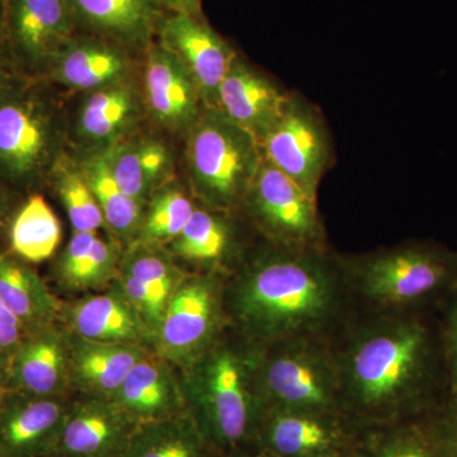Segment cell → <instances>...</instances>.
Returning a JSON list of instances; mask_svg holds the SVG:
<instances>
[{"label": "cell", "instance_id": "cell-44", "mask_svg": "<svg viewBox=\"0 0 457 457\" xmlns=\"http://www.w3.org/2000/svg\"><path fill=\"white\" fill-rule=\"evenodd\" d=\"M329 457H342L341 455H335V456H329Z\"/></svg>", "mask_w": 457, "mask_h": 457}, {"label": "cell", "instance_id": "cell-21", "mask_svg": "<svg viewBox=\"0 0 457 457\" xmlns=\"http://www.w3.org/2000/svg\"><path fill=\"white\" fill-rule=\"evenodd\" d=\"M12 366L18 386L33 395H55L71 376V351L59 333L44 330L18 347Z\"/></svg>", "mask_w": 457, "mask_h": 457}, {"label": "cell", "instance_id": "cell-7", "mask_svg": "<svg viewBox=\"0 0 457 457\" xmlns=\"http://www.w3.org/2000/svg\"><path fill=\"white\" fill-rule=\"evenodd\" d=\"M240 209L269 245L287 249L329 248L318 201L264 159Z\"/></svg>", "mask_w": 457, "mask_h": 457}, {"label": "cell", "instance_id": "cell-28", "mask_svg": "<svg viewBox=\"0 0 457 457\" xmlns=\"http://www.w3.org/2000/svg\"><path fill=\"white\" fill-rule=\"evenodd\" d=\"M62 240V225L44 197H29L11 228V245L23 260L38 263L55 253Z\"/></svg>", "mask_w": 457, "mask_h": 457}, {"label": "cell", "instance_id": "cell-37", "mask_svg": "<svg viewBox=\"0 0 457 457\" xmlns=\"http://www.w3.org/2000/svg\"><path fill=\"white\" fill-rule=\"evenodd\" d=\"M442 350L450 384H457V290L438 309Z\"/></svg>", "mask_w": 457, "mask_h": 457}, {"label": "cell", "instance_id": "cell-32", "mask_svg": "<svg viewBox=\"0 0 457 457\" xmlns=\"http://www.w3.org/2000/svg\"><path fill=\"white\" fill-rule=\"evenodd\" d=\"M195 204L179 189H170L153 200L141 228L145 245L174 242L194 213Z\"/></svg>", "mask_w": 457, "mask_h": 457}, {"label": "cell", "instance_id": "cell-36", "mask_svg": "<svg viewBox=\"0 0 457 457\" xmlns=\"http://www.w3.org/2000/svg\"><path fill=\"white\" fill-rule=\"evenodd\" d=\"M116 263L117 252L114 246L97 237L71 287H96L104 284L113 275Z\"/></svg>", "mask_w": 457, "mask_h": 457}, {"label": "cell", "instance_id": "cell-3", "mask_svg": "<svg viewBox=\"0 0 457 457\" xmlns=\"http://www.w3.org/2000/svg\"><path fill=\"white\" fill-rule=\"evenodd\" d=\"M257 348L228 329L186 368L187 411L220 453L257 440L263 404L255 389Z\"/></svg>", "mask_w": 457, "mask_h": 457}, {"label": "cell", "instance_id": "cell-35", "mask_svg": "<svg viewBox=\"0 0 457 457\" xmlns=\"http://www.w3.org/2000/svg\"><path fill=\"white\" fill-rule=\"evenodd\" d=\"M427 420L445 456L457 457V384L447 385Z\"/></svg>", "mask_w": 457, "mask_h": 457}, {"label": "cell", "instance_id": "cell-29", "mask_svg": "<svg viewBox=\"0 0 457 457\" xmlns=\"http://www.w3.org/2000/svg\"><path fill=\"white\" fill-rule=\"evenodd\" d=\"M137 110L132 92L123 84H108L87 99L79 117V132L87 140H112L131 121Z\"/></svg>", "mask_w": 457, "mask_h": 457}, {"label": "cell", "instance_id": "cell-12", "mask_svg": "<svg viewBox=\"0 0 457 457\" xmlns=\"http://www.w3.org/2000/svg\"><path fill=\"white\" fill-rule=\"evenodd\" d=\"M163 46L171 51L196 83L204 107L216 108L219 88L236 51L201 16L174 12L162 29Z\"/></svg>", "mask_w": 457, "mask_h": 457}, {"label": "cell", "instance_id": "cell-6", "mask_svg": "<svg viewBox=\"0 0 457 457\" xmlns=\"http://www.w3.org/2000/svg\"><path fill=\"white\" fill-rule=\"evenodd\" d=\"M187 163L204 206L231 212L240 209L263 154L253 135L218 108L204 107L188 130Z\"/></svg>", "mask_w": 457, "mask_h": 457}, {"label": "cell", "instance_id": "cell-26", "mask_svg": "<svg viewBox=\"0 0 457 457\" xmlns=\"http://www.w3.org/2000/svg\"><path fill=\"white\" fill-rule=\"evenodd\" d=\"M104 156L120 187L137 203L162 179L170 163L167 149L156 141L126 144Z\"/></svg>", "mask_w": 457, "mask_h": 457}, {"label": "cell", "instance_id": "cell-8", "mask_svg": "<svg viewBox=\"0 0 457 457\" xmlns=\"http://www.w3.org/2000/svg\"><path fill=\"white\" fill-rule=\"evenodd\" d=\"M225 282L218 275L187 276L168 303L155 341L164 359L187 368L228 329Z\"/></svg>", "mask_w": 457, "mask_h": 457}, {"label": "cell", "instance_id": "cell-16", "mask_svg": "<svg viewBox=\"0 0 457 457\" xmlns=\"http://www.w3.org/2000/svg\"><path fill=\"white\" fill-rule=\"evenodd\" d=\"M137 425L187 413L183 387L161 360L144 357L110 398Z\"/></svg>", "mask_w": 457, "mask_h": 457}, {"label": "cell", "instance_id": "cell-17", "mask_svg": "<svg viewBox=\"0 0 457 457\" xmlns=\"http://www.w3.org/2000/svg\"><path fill=\"white\" fill-rule=\"evenodd\" d=\"M68 408L49 396L12 405L0 417V451L7 457H54Z\"/></svg>", "mask_w": 457, "mask_h": 457}, {"label": "cell", "instance_id": "cell-34", "mask_svg": "<svg viewBox=\"0 0 457 457\" xmlns=\"http://www.w3.org/2000/svg\"><path fill=\"white\" fill-rule=\"evenodd\" d=\"M57 191L75 233H97L104 218L82 171L62 168L57 174Z\"/></svg>", "mask_w": 457, "mask_h": 457}, {"label": "cell", "instance_id": "cell-39", "mask_svg": "<svg viewBox=\"0 0 457 457\" xmlns=\"http://www.w3.org/2000/svg\"><path fill=\"white\" fill-rule=\"evenodd\" d=\"M23 326L0 300V351H8L22 343Z\"/></svg>", "mask_w": 457, "mask_h": 457}, {"label": "cell", "instance_id": "cell-22", "mask_svg": "<svg viewBox=\"0 0 457 457\" xmlns=\"http://www.w3.org/2000/svg\"><path fill=\"white\" fill-rule=\"evenodd\" d=\"M218 453L187 411L137 426L126 457H216Z\"/></svg>", "mask_w": 457, "mask_h": 457}, {"label": "cell", "instance_id": "cell-5", "mask_svg": "<svg viewBox=\"0 0 457 457\" xmlns=\"http://www.w3.org/2000/svg\"><path fill=\"white\" fill-rule=\"evenodd\" d=\"M255 348V389L263 408L345 417L336 342L299 339Z\"/></svg>", "mask_w": 457, "mask_h": 457}, {"label": "cell", "instance_id": "cell-18", "mask_svg": "<svg viewBox=\"0 0 457 457\" xmlns=\"http://www.w3.org/2000/svg\"><path fill=\"white\" fill-rule=\"evenodd\" d=\"M11 29L17 46L32 60L57 56L73 31L71 0H11Z\"/></svg>", "mask_w": 457, "mask_h": 457}, {"label": "cell", "instance_id": "cell-30", "mask_svg": "<svg viewBox=\"0 0 457 457\" xmlns=\"http://www.w3.org/2000/svg\"><path fill=\"white\" fill-rule=\"evenodd\" d=\"M82 174L97 198L104 222L119 236L129 237L140 227V206L113 179L106 156L97 155L83 165Z\"/></svg>", "mask_w": 457, "mask_h": 457}, {"label": "cell", "instance_id": "cell-24", "mask_svg": "<svg viewBox=\"0 0 457 457\" xmlns=\"http://www.w3.org/2000/svg\"><path fill=\"white\" fill-rule=\"evenodd\" d=\"M71 8L99 32L119 41H144L152 32L156 0H71Z\"/></svg>", "mask_w": 457, "mask_h": 457}, {"label": "cell", "instance_id": "cell-33", "mask_svg": "<svg viewBox=\"0 0 457 457\" xmlns=\"http://www.w3.org/2000/svg\"><path fill=\"white\" fill-rule=\"evenodd\" d=\"M123 272L129 273L145 286L164 306L165 311L177 288L187 278L171 263L167 255L153 251L145 245L135 249L129 255L123 266Z\"/></svg>", "mask_w": 457, "mask_h": 457}, {"label": "cell", "instance_id": "cell-42", "mask_svg": "<svg viewBox=\"0 0 457 457\" xmlns=\"http://www.w3.org/2000/svg\"><path fill=\"white\" fill-rule=\"evenodd\" d=\"M2 376H3L2 363H0V381H2Z\"/></svg>", "mask_w": 457, "mask_h": 457}, {"label": "cell", "instance_id": "cell-20", "mask_svg": "<svg viewBox=\"0 0 457 457\" xmlns=\"http://www.w3.org/2000/svg\"><path fill=\"white\" fill-rule=\"evenodd\" d=\"M145 356L140 345L80 338L71 352V374L89 395L110 399Z\"/></svg>", "mask_w": 457, "mask_h": 457}, {"label": "cell", "instance_id": "cell-27", "mask_svg": "<svg viewBox=\"0 0 457 457\" xmlns=\"http://www.w3.org/2000/svg\"><path fill=\"white\" fill-rule=\"evenodd\" d=\"M56 57L57 78L78 89L104 88L123 73L126 65L121 54L93 42L69 44Z\"/></svg>", "mask_w": 457, "mask_h": 457}, {"label": "cell", "instance_id": "cell-40", "mask_svg": "<svg viewBox=\"0 0 457 457\" xmlns=\"http://www.w3.org/2000/svg\"><path fill=\"white\" fill-rule=\"evenodd\" d=\"M168 7L173 8L174 12H183V13L200 14V0H162Z\"/></svg>", "mask_w": 457, "mask_h": 457}, {"label": "cell", "instance_id": "cell-1", "mask_svg": "<svg viewBox=\"0 0 457 457\" xmlns=\"http://www.w3.org/2000/svg\"><path fill=\"white\" fill-rule=\"evenodd\" d=\"M228 329L253 347L336 342L354 315L342 254L330 248L261 245L225 282Z\"/></svg>", "mask_w": 457, "mask_h": 457}, {"label": "cell", "instance_id": "cell-41", "mask_svg": "<svg viewBox=\"0 0 457 457\" xmlns=\"http://www.w3.org/2000/svg\"><path fill=\"white\" fill-rule=\"evenodd\" d=\"M0 3H3V4L9 5L11 4V0H0Z\"/></svg>", "mask_w": 457, "mask_h": 457}, {"label": "cell", "instance_id": "cell-15", "mask_svg": "<svg viewBox=\"0 0 457 457\" xmlns=\"http://www.w3.org/2000/svg\"><path fill=\"white\" fill-rule=\"evenodd\" d=\"M147 104L156 119L189 130L200 117V92L179 57L163 45L149 53L145 69Z\"/></svg>", "mask_w": 457, "mask_h": 457}, {"label": "cell", "instance_id": "cell-31", "mask_svg": "<svg viewBox=\"0 0 457 457\" xmlns=\"http://www.w3.org/2000/svg\"><path fill=\"white\" fill-rule=\"evenodd\" d=\"M389 425V431L370 435L354 457H446L433 435L427 413Z\"/></svg>", "mask_w": 457, "mask_h": 457}, {"label": "cell", "instance_id": "cell-2", "mask_svg": "<svg viewBox=\"0 0 457 457\" xmlns=\"http://www.w3.org/2000/svg\"><path fill=\"white\" fill-rule=\"evenodd\" d=\"M336 350L347 418L392 423L423 416L449 385L438 309L357 312Z\"/></svg>", "mask_w": 457, "mask_h": 457}, {"label": "cell", "instance_id": "cell-4", "mask_svg": "<svg viewBox=\"0 0 457 457\" xmlns=\"http://www.w3.org/2000/svg\"><path fill=\"white\" fill-rule=\"evenodd\" d=\"M342 264L357 312L436 311L457 290V251L429 240L342 254Z\"/></svg>", "mask_w": 457, "mask_h": 457}, {"label": "cell", "instance_id": "cell-38", "mask_svg": "<svg viewBox=\"0 0 457 457\" xmlns=\"http://www.w3.org/2000/svg\"><path fill=\"white\" fill-rule=\"evenodd\" d=\"M97 239V233H75L66 246L60 262V275L69 286H73L75 278L82 270L84 261Z\"/></svg>", "mask_w": 457, "mask_h": 457}, {"label": "cell", "instance_id": "cell-10", "mask_svg": "<svg viewBox=\"0 0 457 457\" xmlns=\"http://www.w3.org/2000/svg\"><path fill=\"white\" fill-rule=\"evenodd\" d=\"M49 113L35 99L0 95V168L14 179L44 170L54 150Z\"/></svg>", "mask_w": 457, "mask_h": 457}, {"label": "cell", "instance_id": "cell-9", "mask_svg": "<svg viewBox=\"0 0 457 457\" xmlns=\"http://www.w3.org/2000/svg\"><path fill=\"white\" fill-rule=\"evenodd\" d=\"M263 159L294 180L312 200L333 162L329 132L320 112L290 93L281 116L260 144Z\"/></svg>", "mask_w": 457, "mask_h": 457}, {"label": "cell", "instance_id": "cell-14", "mask_svg": "<svg viewBox=\"0 0 457 457\" xmlns=\"http://www.w3.org/2000/svg\"><path fill=\"white\" fill-rule=\"evenodd\" d=\"M290 97L275 82L236 56L216 99V108L262 143Z\"/></svg>", "mask_w": 457, "mask_h": 457}, {"label": "cell", "instance_id": "cell-43", "mask_svg": "<svg viewBox=\"0 0 457 457\" xmlns=\"http://www.w3.org/2000/svg\"><path fill=\"white\" fill-rule=\"evenodd\" d=\"M0 457H7L4 455V453H2V451H0Z\"/></svg>", "mask_w": 457, "mask_h": 457}, {"label": "cell", "instance_id": "cell-13", "mask_svg": "<svg viewBox=\"0 0 457 457\" xmlns=\"http://www.w3.org/2000/svg\"><path fill=\"white\" fill-rule=\"evenodd\" d=\"M343 418L321 411L264 408L257 440L270 457L339 455L345 441Z\"/></svg>", "mask_w": 457, "mask_h": 457}, {"label": "cell", "instance_id": "cell-25", "mask_svg": "<svg viewBox=\"0 0 457 457\" xmlns=\"http://www.w3.org/2000/svg\"><path fill=\"white\" fill-rule=\"evenodd\" d=\"M0 300L23 326H40L59 309L35 270L8 257H0Z\"/></svg>", "mask_w": 457, "mask_h": 457}, {"label": "cell", "instance_id": "cell-23", "mask_svg": "<svg viewBox=\"0 0 457 457\" xmlns=\"http://www.w3.org/2000/svg\"><path fill=\"white\" fill-rule=\"evenodd\" d=\"M228 212L197 207L182 233L173 242L179 257L204 266L216 267L227 263L237 254L236 228L227 216Z\"/></svg>", "mask_w": 457, "mask_h": 457}, {"label": "cell", "instance_id": "cell-19", "mask_svg": "<svg viewBox=\"0 0 457 457\" xmlns=\"http://www.w3.org/2000/svg\"><path fill=\"white\" fill-rule=\"evenodd\" d=\"M71 326L80 338L141 345L154 339L121 290L88 297L71 312Z\"/></svg>", "mask_w": 457, "mask_h": 457}, {"label": "cell", "instance_id": "cell-11", "mask_svg": "<svg viewBox=\"0 0 457 457\" xmlns=\"http://www.w3.org/2000/svg\"><path fill=\"white\" fill-rule=\"evenodd\" d=\"M137 423L110 399L69 405L54 457H126Z\"/></svg>", "mask_w": 457, "mask_h": 457}]
</instances>
